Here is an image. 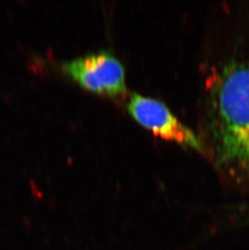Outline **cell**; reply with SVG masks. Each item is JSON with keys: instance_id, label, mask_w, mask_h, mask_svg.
<instances>
[{"instance_id": "1", "label": "cell", "mask_w": 249, "mask_h": 250, "mask_svg": "<svg viewBox=\"0 0 249 250\" xmlns=\"http://www.w3.org/2000/svg\"><path fill=\"white\" fill-rule=\"evenodd\" d=\"M209 126L217 166L230 184L249 187V59L230 57L208 88Z\"/></svg>"}, {"instance_id": "2", "label": "cell", "mask_w": 249, "mask_h": 250, "mask_svg": "<svg viewBox=\"0 0 249 250\" xmlns=\"http://www.w3.org/2000/svg\"><path fill=\"white\" fill-rule=\"evenodd\" d=\"M62 69L92 92L115 97L125 91L124 67L111 53L101 51L64 62Z\"/></svg>"}, {"instance_id": "3", "label": "cell", "mask_w": 249, "mask_h": 250, "mask_svg": "<svg viewBox=\"0 0 249 250\" xmlns=\"http://www.w3.org/2000/svg\"><path fill=\"white\" fill-rule=\"evenodd\" d=\"M127 108L138 123L158 136L198 151H204L203 144L195 134L180 122L160 101L133 93Z\"/></svg>"}]
</instances>
